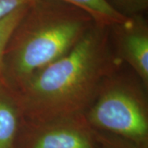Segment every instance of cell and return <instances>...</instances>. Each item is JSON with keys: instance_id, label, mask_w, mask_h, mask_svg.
<instances>
[{"instance_id": "6da1fadb", "label": "cell", "mask_w": 148, "mask_h": 148, "mask_svg": "<svg viewBox=\"0 0 148 148\" xmlns=\"http://www.w3.org/2000/svg\"><path fill=\"white\" fill-rule=\"evenodd\" d=\"M110 31V27L94 22L69 53L16 88L25 121L84 116L101 83L117 65Z\"/></svg>"}, {"instance_id": "7a4b0ae2", "label": "cell", "mask_w": 148, "mask_h": 148, "mask_svg": "<svg viewBox=\"0 0 148 148\" xmlns=\"http://www.w3.org/2000/svg\"><path fill=\"white\" fill-rule=\"evenodd\" d=\"M94 22L86 12L59 0L29 2L6 48L3 81L16 90L69 53Z\"/></svg>"}, {"instance_id": "3957f363", "label": "cell", "mask_w": 148, "mask_h": 148, "mask_svg": "<svg viewBox=\"0 0 148 148\" xmlns=\"http://www.w3.org/2000/svg\"><path fill=\"white\" fill-rule=\"evenodd\" d=\"M110 74L84 117L95 131L148 148V112L145 95L132 81Z\"/></svg>"}, {"instance_id": "277c9868", "label": "cell", "mask_w": 148, "mask_h": 148, "mask_svg": "<svg viewBox=\"0 0 148 148\" xmlns=\"http://www.w3.org/2000/svg\"><path fill=\"white\" fill-rule=\"evenodd\" d=\"M14 148H99L84 116L23 123Z\"/></svg>"}, {"instance_id": "5b68a950", "label": "cell", "mask_w": 148, "mask_h": 148, "mask_svg": "<svg viewBox=\"0 0 148 148\" xmlns=\"http://www.w3.org/2000/svg\"><path fill=\"white\" fill-rule=\"evenodd\" d=\"M115 32L119 59L125 61L135 72L143 86H148V25L143 15L127 17L110 27Z\"/></svg>"}, {"instance_id": "8992f818", "label": "cell", "mask_w": 148, "mask_h": 148, "mask_svg": "<svg viewBox=\"0 0 148 148\" xmlns=\"http://www.w3.org/2000/svg\"><path fill=\"white\" fill-rule=\"evenodd\" d=\"M25 123L16 90L0 80V148H14Z\"/></svg>"}, {"instance_id": "52a82bcc", "label": "cell", "mask_w": 148, "mask_h": 148, "mask_svg": "<svg viewBox=\"0 0 148 148\" xmlns=\"http://www.w3.org/2000/svg\"><path fill=\"white\" fill-rule=\"evenodd\" d=\"M29 2L36 0H28ZM75 6L88 13L93 20L107 27H113L124 21L127 17L123 16L106 0H59Z\"/></svg>"}, {"instance_id": "ba28073f", "label": "cell", "mask_w": 148, "mask_h": 148, "mask_svg": "<svg viewBox=\"0 0 148 148\" xmlns=\"http://www.w3.org/2000/svg\"><path fill=\"white\" fill-rule=\"evenodd\" d=\"M28 3L17 8L0 21V80H3L4 70V55L8 43L15 28L27 10Z\"/></svg>"}, {"instance_id": "9c48e42d", "label": "cell", "mask_w": 148, "mask_h": 148, "mask_svg": "<svg viewBox=\"0 0 148 148\" xmlns=\"http://www.w3.org/2000/svg\"><path fill=\"white\" fill-rule=\"evenodd\" d=\"M123 16L129 17L143 15L148 7V0H106Z\"/></svg>"}, {"instance_id": "30bf717a", "label": "cell", "mask_w": 148, "mask_h": 148, "mask_svg": "<svg viewBox=\"0 0 148 148\" xmlns=\"http://www.w3.org/2000/svg\"><path fill=\"white\" fill-rule=\"evenodd\" d=\"M94 132L99 148H143L127 140L110 133L95 130Z\"/></svg>"}, {"instance_id": "8fae6325", "label": "cell", "mask_w": 148, "mask_h": 148, "mask_svg": "<svg viewBox=\"0 0 148 148\" xmlns=\"http://www.w3.org/2000/svg\"><path fill=\"white\" fill-rule=\"evenodd\" d=\"M28 3V0H0V21Z\"/></svg>"}]
</instances>
